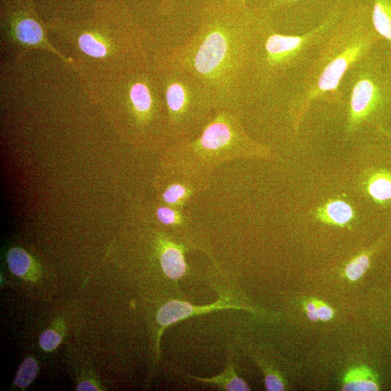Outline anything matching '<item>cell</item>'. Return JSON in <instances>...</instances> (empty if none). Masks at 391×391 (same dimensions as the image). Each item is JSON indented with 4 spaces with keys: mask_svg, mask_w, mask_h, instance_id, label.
Returning a JSON list of instances; mask_svg holds the SVG:
<instances>
[{
    "mask_svg": "<svg viewBox=\"0 0 391 391\" xmlns=\"http://www.w3.org/2000/svg\"><path fill=\"white\" fill-rule=\"evenodd\" d=\"M378 390L371 371L365 368H357L350 372L345 379L343 390L375 391Z\"/></svg>",
    "mask_w": 391,
    "mask_h": 391,
    "instance_id": "12",
    "label": "cell"
},
{
    "mask_svg": "<svg viewBox=\"0 0 391 391\" xmlns=\"http://www.w3.org/2000/svg\"><path fill=\"white\" fill-rule=\"evenodd\" d=\"M160 264L168 278L174 280L182 278L187 268L183 248L173 242H166L160 254Z\"/></svg>",
    "mask_w": 391,
    "mask_h": 391,
    "instance_id": "10",
    "label": "cell"
},
{
    "mask_svg": "<svg viewBox=\"0 0 391 391\" xmlns=\"http://www.w3.org/2000/svg\"><path fill=\"white\" fill-rule=\"evenodd\" d=\"M157 72L169 137L176 143L197 137L217 110L209 90L198 79L179 68L158 65Z\"/></svg>",
    "mask_w": 391,
    "mask_h": 391,
    "instance_id": "5",
    "label": "cell"
},
{
    "mask_svg": "<svg viewBox=\"0 0 391 391\" xmlns=\"http://www.w3.org/2000/svg\"><path fill=\"white\" fill-rule=\"evenodd\" d=\"M345 10L343 6L335 7L319 25L302 34L281 31L272 15L255 10L258 18L251 65L253 104L285 86L300 68H307Z\"/></svg>",
    "mask_w": 391,
    "mask_h": 391,
    "instance_id": "3",
    "label": "cell"
},
{
    "mask_svg": "<svg viewBox=\"0 0 391 391\" xmlns=\"http://www.w3.org/2000/svg\"><path fill=\"white\" fill-rule=\"evenodd\" d=\"M315 215L324 224L345 226L352 221L355 212L348 203L341 200H333L317 208Z\"/></svg>",
    "mask_w": 391,
    "mask_h": 391,
    "instance_id": "9",
    "label": "cell"
},
{
    "mask_svg": "<svg viewBox=\"0 0 391 391\" xmlns=\"http://www.w3.org/2000/svg\"><path fill=\"white\" fill-rule=\"evenodd\" d=\"M266 389L269 391H281L285 390L282 378L276 373H266L264 378Z\"/></svg>",
    "mask_w": 391,
    "mask_h": 391,
    "instance_id": "21",
    "label": "cell"
},
{
    "mask_svg": "<svg viewBox=\"0 0 391 391\" xmlns=\"http://www.w3.org/2000/svg\"><path fill=\"white\" fill-rule=\"evenodd\" d=\"M62 337L53 331H46L39 339V345L41 349L46 352L55 350L61 343Z\"/></svg>",
    "mask_w": 391,
    "mask_h": 391,
    "instance_id": "20",
    "label": "cell"
},
{
    "mask_svg": "<svg viewBox=\"0 0 391 391\" xmlns=\"http://www.w3.org/2000/svg\"><path fill=\"white\" fill-rule=\"evenodd\" d=\"M347 105L346 130L352 134L380 119L391 107V68L376 51L357 63L342 84Z\"/></svg>",
    "mask_w": 391,
    "mask_h": 391,
    "instance_id": "6",
    "label": "cell"
},
{
    "mask_svg": "<svg viewBox=\"0 0 391 391\" xmlns=\"http://www.w3.org/2000/svg\"><path fill=\"white\" fill-rule=\"evenodd\" d=\"M383 39L375 30L372 13L361 7L346 9L319 53L290 93L288 112L297 131L315 102L342 105V84L349 70L375 51Z\"/></svg>",
    "mask_w": 391,
    "mask_h": 391,
    "instance_id": "2",
    "label": "cell"
},
{
    "mask_svg": "<svg viewBox=\"0 0 391 391\" xmlns=\"http://www.w3.org/2000/svg\"><path fill=\"white\" fill-rule=\"evenodd\" d=\"M371 198L378 203H385L391 200V176L386 173L373 175L366 186Z\"/></svg>",
    "mask_w": 391,
    "mask_h": 391,
    "instance_id": "13",
    "label": "cell"
},
{
    "mask_svg": "<svg viewBox=\"0 0 391 391\" xmlns=\"http://www.w3.org/2000/svg\"><path fill=\"white\" fill-rule=\"evenodd\" d=\"M7 260L11 272L19 277L25 276L32 267V258L22 249L14 248L9 251Z\"/></svg>",
    "mask_w": 391,
    "mask_h": 391,
    "instance_id": "15",
    "label": "cell"
},
{
    "mask_svg": "<svg viewBox=\"0 0 391 391\" xmlns=\"http://www.w3.org/2000/svg\"><path fill=\"white\" fill-rule=\"evenodd\" d=\"M257 12L233 0H201L198 28L158 65L179 68L209 90L217 110L243 113L252 105L251 65Z\"/></svg>",
    "mask_w": 391,
    "mask_h": 391,
    "instance_id": "1",
    "label": "cell"
},
{
    "mask_svg": "<svg viewBox=\"0 0 391 391\" xmlns=\"http://www.w3.org/2000/svg\"><path fill=\"white\" fill-rule=\"evenodd\" d=\"M194 380L204 383L217 385L219 387L229 391H247L250 390L248 383L240 378L236 373L232 364H229L226 370L222 375L212 378H198L191 377Z\"/></svg>",
    "mask_w": 391,
    "mask_h": 391,
    "instance_id": "11",
    "label": "cell"
},
{
    "mask_svg": "<svg viewBox=\"0 0 391 391\" xmlns=\"http://www.w3.org/2000/svg\"><path fill=\"white\" fill-rule=\"evenodd\" d=\"M17 38L23 43L37 44L43 40L42 30L39 24L31 18H23L16 24Z\"/></svg>",
    "mask_w": 391,
    "mask_h": 391,
    "instance_id": "14",
    "label": "cell"
},
{
    "mask_svg": "<svg viewBox=\"0 0 391 391\" xmlns=\"http://www.w3.org/2000/svg\"><path fill=\"white\" fill-rule=\"evenodd\" d=\"M233 1L241 5H247L249 0H233Z\"/></svg>",
    "mask_w": 391,
    "mask_h": 391,
    "instance_id": "24",
    "label": "cell"
},
{
    "mask_svg": "<svg viewBox=\"0 0 391 391\" xmlns=\"http://www.w3.org/2000/svg\"><path fill=\"white\" fill-rule=\"evenodd\" d=\"M38 370L36 361L32 357L27 358L20 366L14 384L22 388L28 387L37 378Z\"/></svg>",
    "mask_w": 391,
    "mask_h": 391,
    "instance_id": "16",
    "label": "cell"
},
{
    "mask_svg": "<svg viewBox=\"0 0 391 391\" xmlns=\"http://www.w3.org/2000/svg\"><path fill=\"white\" fill-rule=\"evenodd\" d=\"M229 300L221 299L215 304L205 307H194L185 302L172 301L167 303L159 310L157 315L158 323L162 327L174 324L195 314L206 313L221 309H245L236 305L229 303Z\"/></svg>",
    "mask_w": 391,
    "mask_h": 391,
    "instance_id": "7",
    "label": "cell"
},
{
    "mask_svg": "<svg viewBox=\"0 0 391 391\" xmlns=\"http://www.w3.org/2000/svg\"><path fill=\"white\" fill-rule=\"evenodd\" d=\"M81 50L94 58H102L107 54V48L101 41L90 34L82 36L79 41Z\"/></svg>",
    "mask_w": 391,
    "mask_h": 391,
    "instance_id": "18",
    "label": "cell"
},
{
    "mask_svg": "<svg viewBox=\"0 0 391 391\" xmlns=\"http://www.w3.org/2000/svg\"><path fill=\"white\" fill-rule=\"evenodd\" d=\"M174 176L175 179L164 189L162 200L167 206L184 210L195 194L203 188L184 177Z\"/></svg>",
    "mask_w": 391,
    "mask_h": 391,
    "instance_id": "8",
    "label": "cell"
},
{
    "mask_svg": "<svg viewBox=\"0 0 391 391\" xmlns=\"http://www.w3.org/2000/svg\"><path fill=\"white\" fill-rule=\"evenodd\" d=\"M243 113L216 110L202 132L191 139L177 142L175 174L200 187L212 169L222 162L241 157L266 158L271 153L252 139L244 129Z\"/></svg>",
    "mask_w": 391,
    "mask_h": 391,
    "instance_id": "4",
    "label": "cell"
},
{
    "mask_svg": "<svg viewBox=\"0 0 391 391\" xmlns=\"http://www.w3.org/2000/svg\"><path fill=\"white\" fill-rule=\"evenodd\" d=\"M156 216L160 224L167 226L181 227L186 223L184 210L167 205L158 207L156 211Z\"/></svg>",
    "mask_w": 391,
    "mask_h": 391,
    "instance_id": "17",
    "label": "cell"
},
{
    "mask_svg": "<svg viewBox=\"0 0 391 391\" xmlns=\"http://www.w3.org/2000/svg\"><path fill=\"white\" fill-rule=\"evenodd\" d=\"M370 263L369 255L364 253L357 256L347 264L345 270L347 276L352 281L359 280L368 271Z\"/></svg>",
    "mask_w": 391,
    "mask_h": 391,
    "instance_id": "19",
    "label": "cell"
},
{
    "mask_svg": "<svg viewBox=\"0 0 391 391\" xmlns=\"http://www.w3.org/2000/svg\"><path fill=\"white\" fill-rule=\"evenodd\" d=\"M316 312L319 314V320L322 321H328L332 319L333 316V310L329 306L322 303L316 302Z\"/></svg>",
    "mask_w": 391,
    "mask_h": 391,
    "instance_id": "22",
    "label": "cell"
},
{
    "mask_svg": "<svg viewBox=\"0 0 391 391\" xmlns=\"http://www.w3.org/2000/svg\"><path fill=\"white\" fill-rule=\"evenodd\" d=\"M77 390H98V389L91 382L85 381L77 386Z\"/></svg>",
    "mask_w": 391,
    "mask_h": 391,
    "instance_id": "23",
    "label": "cell"
}]
</instances>
